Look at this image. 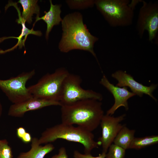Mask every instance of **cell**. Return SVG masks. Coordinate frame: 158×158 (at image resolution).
<instances>
[{
	"mask_svg": "<svg viewBox=\"0 0 158 158\" xmlns=\"http://www.w3.org/2000/svg\"><path fill=\"white\" fill-rule=\"evenodd\" d=\"M99 83L113 95L114 98V103L107 111L106 114L112 115L121 107H124L126 111L128 109V100L136 95L135 94L128 91L126 87H120L112 84L105 75H103Z\"/></svg>",
	"mask_w": 158,
	"mask_h": 158,
	"instance_id": "8fae6325",
	"label": "cell"
},
{
	"mask_svg": "<svg viewBox=\"0 0 158 158\" xmlns=\"http://www.w3.org/2000/svg\"><path fill=\"white\" fill-rule=\"evenodd\" d=\"M142 2L138 14L136 30L140 38L145 31H147L149 41L152 42L157 37L158 31V3L143 1Z\"/></svg>",
	"mask_w": 158,
	"mask_h": 158,
	"instance_id": "ba28073f",
	"label": "cell"
},
{
	"mask_svg": "<svg viewBox=\"0 0 158 158\" xmlns=\"http://www.w3.org/2000/svg\"><path fill=\"white\" fill-rule=\"evenodd\" d=\"M106 154L102 152L99 156L94 157L90 154H83L77 150H75L73 152V157L74 158H105Z\"/></svg>",
	"mask_w": 158,
	"mask_h": 158,
	"instance_id": "7402d4cb",
	"label": "cell"
},
{
	"mask_svg": "<svg viewBox=\"0 0 158 158\" xmlns=\"http://www.w3.org/2000/svg\"><path fill=\"white\" fill-rule=\"evenodd\" d=\"M101 101L94 99L78 101L61 107L62 123L77 125L92 132L100 125L104 115Z\"/></svg>",
	"mask_w": 158,
	"mask_h": 158,
	"instance_id": "7a4b0ae2",
	"label": "cell"
},
{
	"mask_svg": "<svg viewBox=\"0 0 158 158\" xmlns=\"http://www.w3.org/2000/svg\"><path fill=\"white\" fill-rule=\"evenodd\" d=\"M135 131L131 130L125 126L122 128L114 139L113 142L125 150L129 149L134 138Z\"/></svg>",
	"mask_w": 158,
	"mask_h": 158,
	"instance_id": "2e32d148",
	"label": "cell"
},
{
	"mask_svg": "<svg viewBox=\"0 0 158 158\" xmlns=\"http://www.w3.org/2000/svg\"><path fill=\"white\" fill-rule=\"evenodd\" d=\"M126 116L125 114L116 117L106 114L102 117L100 124L102 129V136L98 141L102 146V152L107 153L109 147L124 125L121 122Z\"/></svg>",
	"mask_w": 158,
	"mask_h": 158,
	"instance_id": "9c48e42d",
	"label": "cell"
},
{
	"mask_svg": "<svg viewBox=\"0 0 158 158\" xmlns=\"http://www.w3.org/2000/svg\"><path fill=\"white\" fill-rule=\"evenodd\" d=\"M17 22L18 24H21L22 25V29L20 35L18 37H15L18 40V45H19V48L20 47V44L22 45V38L25 36V39L27 37L28 35L29 34H33L34 35L41 36L42 35V33L40 31H35L33 28L32 29L30 30L27 28L25 25V23L22 21L20 15H19V18L17 20Z\"/></svg>",
	"mask_w": 158,
	"mask_h": 158,
	"instance_id": "ac0fdd59",
	"label": "cell"
},
{
	"mask_svg": "<svg viewBox=\"0 0 158 158\" xmlns=\"http://www.w3.org/2000/svg\"><path fill=\"white\" fill-rule=\"evenodd\" d=\"M32 138L30 134L26 132L21 140L23 142L28 143L31 142Z\"/></svg>",
	"mask_w": 158,
	"mask_h": 158,
	"instance_id": "cb8c5ba5",
	"label": "cell"
},
{
	"mask_svg": "<svg viewBox=\"0 0 158 158\" xmlns=\"http://www.w3.org/2000/svg\"><path fill=\"white\" fill-rule=\"evenodd\" d=\"M35 74L34 69L8 79H0V89L13 104L24 101L33 97L26 84Z\"/></svg>",
	"mask_w": 158,
	"mask_h": 158,
	"instance_id": "52a82bcc",
	"label": "cell"
},
{
	"mask_svg": "<svg viewBox=\"0 0 158 158\" xmlns=\"http://www.w3.org/2000/svg\"><path fill=\"white\" fill-rule=\"evenodd\" d=\"M81 82V79L79 76L69 73L63 85L59 101L61 105L87 99H94L100 101L102 100L103 96L100 93L83 88L80 86Z\"/></svg>",
	"mask_w": 158,
	"mask_h": 158,
	"instance_id": "8992f818",
	"label": "cell"
},
{
	"mask_svg": "<svg viewBox=\"0 0 158 158\" xmlns=\"http://www.w3.org/2000/svg\"><path fill=\"white\" fill-rule=\"evenodd\" d=\"M31 148L27 152L20 153L17 158H44L47 154L52 151L54 149V145L51 143L46 144L44 146L40 144L38 139L32 138Z\"/></svg>",
	"mask_w": 158,
	"mask_h": 158,
	"instance_id": "5bb4252c",
	"label": "cell"
},
{
	"mask_svg": "<svg viewBox=\"0 0 158 158\" xmlns=\"http://www.w3.org/2000/svg\"><path fill=\"white\" fill-rule=\"evenodd\" d=\"M2 106L1 103L0 101V118L1 117L2 113Z\"/></svg>",
	"mask_w": 158,
	"mask_h": 158,
	"instance_id": "484cf974",
	"label": "cell"
},
{
	"mask_svg": "<svg viewBox=\"0 0 158 158\" xmlns=\"http://www.w3.org/2000/svg\"><path fill=\"white\" fill-rule=\"evenodd\" d=\"M69 73L65 68H59L44 75L28 89L33 97L59 102L63 82Z\"/></svg>",
	"mask_w": 158,
	"mask_h": 158,
	"instance_id": "5b68a950",
	"label": "cell"
},
{
	"mask_svg": "<svg viewBox=\"0 0 158 158\" xmlns=\"http://www.w3.org/2000/svg\"><path fill=\"white\" fill-rule=\"evenodd\" d=\"M141 0H96L95 5L106 20L112 27L131 25L136 6Z\"/></svg>",
	"mask_w": 158,
	"mask_h": 158,
	"instance_id": "277c9868",
	"label": "cell"
},
{
	"mask_svg": "<svg viewBox=\"0 0 158 158\" xmlns=\"http://www.w3.org/2000/svg\"><path fill=\"white\" fill-rule=\"evenodd\" d=\"M62 36L59 43L60 51L67 53L74 49L89 51L99 63L94 50V45L99 39L92 35L84 24L83 16L78 12L66 15L61 21Z\"/></svg>",
	"mask_w": 158,
	"mask_h": 158,
	"instance_id": "6da1fadb",
	"label": "cell"
},
{
	"mask_svg": "<svg viewBox=\"0 0 158 158\" xmlns=\"http://www.w3.org/2000/svg\"><path fill=\"white\" fill-rule=\"evenodd\" d=\"M13 155L11 147L6 139L2 140L0 146V158H13Z\"/></svg>",
	"mask_w": 158,
	"mask_h": 158,
	"instance_id": "44dd1931",
	"label": "cell"
},
{
	"mask_svg": "<svg viewBox=\"0 0 158 158\" xmlns=\"http://www.w3.org/2000/svg\"><path fill=\"white\" fill-rule=\"evenodd\" d=\"M66 3L72 9H84L95 5V0H67Z\"/></svg>",
	"mask_w": 158,
	"mask_h": 158,
	"instance_id": "ffe728a7",
	"label": "cell"
},
{
	"mask_svg": "<svg viewBox=\"0 0 158 158\" xmlns=\"http://www.w3.org/2000/svg\"><path fill=\"white\" fill-rule=\"evenodd\" d=\"M158 142V136L152 135L140 138H135L132 141L129 149L139 150L153 145Z\"/></svg>",
	"mask_w": 158,
	"mask_h": 158,
	"instance_id": "e0dca14e",
	"label": "cell"
},
{
	"mask_svg": "<svg viewBox=\"0 0 158 158\" xmlns=\"http://www.w3.org/2000/svg\"><path fill=\"white\" fill-rule=\"evenodd\" d=\"M108 150L105 158H124L126 150L117 145L112 144Z\"/></svg>",
	"mask_w": 158,
	"mask_h": 158,
	"instance_id": "d6986e66",
	"label": "cell"
},
{
	"mask_svg": "<svg viewBox=\"0 0 158 158\" xmlns=\"http://www.w3.org/2000/svg\"><path fill=\"white\" fill-rule=\"evenodd\" d=\"M1 142H2V140H0V145H1Z\"/></svg>",
	"mask_w": 158,
	"mask_h": 158,
	"instance_id": "4316f807",
	"label": "cell"
},
{
	"mask_svg": "<svg viewBox=\"0 0 158 158\" xmlns=\"http://www.w3.org/2000/svg\"><path fill=\"white\" fill-rule=\"evenodd\" d=\"M111 76L118 81L116 86L128 87L131 92L140 97L144 94L148 95L156 102L157 99L153 96V92L157 88V84H152L150 86L143 85L135 80L130 75L121 70L117 71L111 74Z\"/></svg>",
	"mask_w": 158,
	"mask_h": 158,
	"instance_id": "30bf717a",
	"label": "cell"
},
{
	"mask_svg": "<svg viewBox=\"0 0 158 158\" xmlns=\"http://www.w3.org/2000/svg\"><path fill=\"white\" fill-rule=\"evenodd\" d=\"M37 1L36 0H20L18 1L23 8L21 16L20 15L23 22L31 24L34 14H37L36 17H39L40 8L37 4Z\"/></svg>",
	"mask_w": 158,
	"mask_h": 158,
	"instance_id": "9a60e30c",
	"label": "cell"
},
{
	"mask_svg": "<svg viewBox=\"0 0 158 158\" xmlns=\"http://www.w3.org/2000/svg\"><path fill=\"white\" fill-rule=\"evenodd\" d=\"M59 139L82 144L86 154H90L93 149L101 145L99 141L95 140L92 132L79 126L62 123L46 129L38 139V142L40 145L47 144Z\"/></svg>",
	"mask_w": 158,
	"mask_h": 158,
	"instance_id": "3957f363",
	"label": "cell"
},
{
	"mask_svg": "<svg viewBox=\"0 0 158 158\" xmlns=\"http://www.w3.org/2000/svg\"><path fill=\"white\" fill-rule=\"evenodd\" d=\"M59 102L49 100L32 97L23 102L13 104L10 107L8 115L15 117H22L27 112L37 110L51 106H59Z\"/></svg>",
	"mask_w": 158,
	"mask_h": 158,
	"instance_id": "7c38bea8",
	"label": "cell"
},
{
	"mask_svg": "<svg viewBox=\"0 0 158 158\" xmlns=\"http://www.w3.org/2000/svg\"><path fill=\"white\" fill-rule=\"evenodd\" d=\"M50 8L48 12H44V15L41 17H36L35 23L39 20H42L47 24V29L45 37L47 40L48 39L49 32L54 25L59 24L62 19L60 16L61 13L60 5L53 4L51 0H50Z\"/></svg>",
	"mask_w": 158,
	"mask_h": 158,
	"instance_id": "4fadbf2b",
	"label": "cell"
},
{
	"mask_svg": "<svg viewBox=\"0 0 158 158\" xmlns=\"http://www.w3.org/2000/svg\"><path fill=\"white\" fill-rule=\"evenodd\" d=\"M26 132L25 129L23 127H19L16 130V134L18 137L21 139Z\"/></svg>",
	"mask_w": 158,
	"mask_h": 158,
	"instance_id": "d4e9b609",
	"label": "cell"
},
{
	"mask_svg": "<svg viewBox=\"0 0 158 158\" xmlns=\"http://www.w3.org/2000/svg\"><path fill=\"white\" fill-rule=\"evenodd\" d=\"M51 158H68L65 148L63 147H61L58 154L54 155Z\"/></svg>",
	"mask_w": 158,
	"mask_h": 158,
	"instance_id": "603a6c76",
	"label": "cell"
}]
</instances>
